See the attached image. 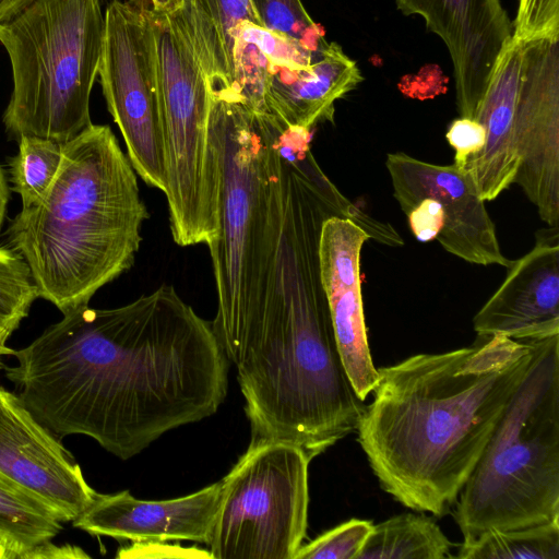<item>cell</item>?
Segmentation results:
<instances>
[{"label": "cell", "instance_id": "12", "mask_svg": "<svg viewBox=\"0 0 559 559\" xmlns=\"http://www.w3.org/2000/svg\"><path fill=\"white\" fill-rule=\"evenodd\" d=\"M0 474L50 507L63 523L81 515L98 493L58 436L1 385Z\"/></svg>", "mask_w": 559, "mask_h": 559}, {"label": "cell", "instance_id": "6", "mask_svg": "<svg viewBox=\"0 0 559 559\" xmlns=\"http://www.w3.org/2000/svg\"><path fill=\"white\" fill-rule=\"evenodd\" d=\"M532 360L457 499L464 543L559 520V335Z\"/></svg>", "mask_w": 559, "mask_h": 559}, {"label": "cell", "instance_id": "31", "mask_svg": "<svg viewBox=\"0 0 559 559\" xmlns=\"http://www.w3.org/2000/svg\"><path fill=\"white\" fill-rule=\"evenodd\" d=\"M117 558H206L212 559L205 549L179 545H171L166 540L132 542L129 546L120 548Z\"/></svg>", "mask_w": 559, "mask_h": 559}, {"label": "cell", "instance_id": "11", "mask_svg": "<svg viewBox=\"0 0 559 559\" xmlns=\"http://www.w3.org/2000/svg\"><path fill=\"white\" fill-rule=\"evenodd\" d=\"M519 43L514 112L519 166L513 183L552 227L559 225V35Z\"/></svg>", "mask_w": 559, "mask_h": 559}, {"label": "cell", "instance_id": "16", "mask_svg": "<svg viewBox=\"0 0 559 559\" xmlns=\"http://www.w3.org/2000/svg\"><path fill=\"white\" fill-rule=\"evenodd\" d=\"M369 235L349 218L332 215L321 228L319 264L338 352L362 401L378 381L370 354L360 284V253Z\"/></svg>", "mask_w": 559, "mask_h": 559}, {"label": "cell", "instance_id": "17", "mask_svg": "<svg viewBox=\"0 0 559 559\" xmlns=\"http://www.w3.org/2000/svg\"><path fill=\"white\" fill-rule=\"evenodd\" d=\"M222 490L221 479L191 495L159 501L140 500L128 490L97 493L72 523L91 535L116 539L191 540L209 545Z\"/></svg>", "mask_w": 559, "mask_h": 559}, {"label": "cell", "instance_id": "4", "mask_svg": "<svg viewBox=\"0 0 559 559\" xmlns=\"http://www.w3.org/2000/svg\"><path fill=\"white\" fill-rule=\"evenodd\" d=\"M135 174L110 127L92 123L64 144L45 198L11 219L9 247L62 314L133 265L148 218Z\"/></svg>", "mask_w": 559, "mask_h": 559}, {"label": "cell", "instance_id": "33", "mask_svg": "<svg viewBox=\"0 0 559 559\" xmlns=\"http://www.w3.org/2000/svg\"><path fill=\"white\" fill-rule=\"evenodd\" d=\"M141 12L174 14L183 3V0H123Z\"/></svg>", "mask_w": 559, "mask_h": 559}, {"label": "cell", "instance_id": "34", "mask_svg": "<svg viewBox=\"0 0 559 559\" xmlns=\"http://www.w3.org/2000/svg\"><path fill=\"white\" fill-rule=\"evenodd\" d=\"M10 187L5 174L0 166V231L5 218L7 207L10 200Z\"/></svg>", "mask_w": 559, "mask_h": 559}, {"label": "cell", "instance_id": "24", "mask_svg": "<svg viewBox=\"0 0 559 559\" xmlns=\"http://www.w3.org/2000/svg\"><path fill=\"white\" fill-rule=\"evenodd\" d=\"M17 143L19 151L9 162V182L22 207H29L45 198L55 181L64 144L38 136H22Z\"/></svg>", "mask_w": 559, "mask_h": 559}, {"label": "cell", "instance_id": "19", "mask_svg": "<svg viewBox=\"0 0 559 559\" xmlns=\"http://www.w3.org/2000/svg\"><path fill=\"white\" fill-rule=\"evenodd\" d=\"M520 76V43L512 36L502 50L473 120L486 131V144L469 159L471 175L480 198L492 201L513 182L519 158L514 136V112Z\"/></svg>", "mask_w": 559, "mask_h": 559}, {"label": "cell", "instance_id": "37", "mask_svg": "<svg viewBox=\"0 0 559 559\" xmlns=\"http://www.w3.org/2000/svg\"><path fill=\"white\" fill-rule=\"evenodd\" d=\"M8 551L5 546L0 542V559H7Z\"/></svg>", "mask_w": 559, "mask_h": 559}, {"label": "cell", "instance_id": "20", "mask_svg": "<svg viewBox=\"0 0 559 559\" xmlns=\"http://www.w3.org/2000/svg\"><path fill=\"white\" fill-rule=\"evenodd\" d=\"M169 15L188 37L210 92L234 94L239 26L246 21L262 26L250 0H183Z\"/></svg>", "mask_w": 559, "mask_h": 559}, {"label": "cell", "instance_id": "2", "mask_svg": "<svg viewBox=\"0 0 559 559\" xmlns=\"http://www.w3.org/2000/svg\"><path fill=\"white\" fill-rule=\"evenodd\" d=\"M531 342L478 336L378 369L357 441L381 488L436 516L456 501L532 360Z\"/></svg>", "mask_w": 559, "mask_h": 559}, {"label": "cell", "instance_id": "36", "mask_svg": "<svg viewBox=\"0 0 559 559\" xmlns=\"http://www.w3.org/2000/svg\"><path fill=\"white\" fill-rule=\"evenodd\" d=\"M15 0H0V16Z\"/></svg>", "mask_w": 559, "mask_h": 559}, {"label": "cell", "instance_id": "10", "mask_svg": "<svg viewBox=\"0 0 559 559\" xmlns=\"http://www.w3.org/2000/svg\"><path fill=\"white\" fill-rule=\"evenodd\" d=\"M99 82L128 158L150 187L165 192L166 173L155 41L150 16L124 1L105 10Z\"/></svg>", "mask_w": 559, "mask_h": 559}, {"label": "cell", "instance_id": "18", "mask_svg": "<svg viewBox=\"0 0 559 559\" xmlns=\"http://www.w3.org/2000/svg\"><path fill=\"white\" fill-rule=\"evenodd\" d=\"M362 80L356 61L337 43L326 41L309 66L286 68L269 61L265 109L288 126L312 130L333 121L335 102Z\"/></svg>", "mask_w": 559, "mask_h": 559}, {"label": "cell", "instance_id": "35", "mask_svg": "<svg viewBox=\"0 0 559 559\" xmlns=\"http://www.w3.org/2000/svg\"><path fill=\"white\" fill-rule=\"evenodd\" d=\"M12 332L5 328L0 326V368L3 366L1 357L12 355L13 349L7 346V341Z\"/></svg>", "mask_w": 559, "mask_h": 559}, {"label": "cell", "instance_id": "29", "mask_svg": "<svg viewBox=\"0 0 559 559\" xmlns=\"http://www.w3.org/2000/svg\"><path fill=\"white\" fill-rule=\"evenodd\" d=\"M450 146L454 150L456 168L464 170L469 159L479 155L486 144L484 127L469 118L454 119L445 133Z\"/></svg>", "mask_w": 559, "mask_h": 559}, {"label": "cell", "instance_id": "26", "mask_svg": "<svg viewBox=\"0 0 559 559\" xmlns=\"http://www.w3.org/2000/svg\"><path fill=\"white\" fill-rule=\"evenodd\" d=\"M250 2L263 27L289 37L310 51H318L326 43L324 29L311 19L301 0Z\"/></svg>", "mask_w": 559, "mask_h": 559}, {"label": "cell", "instance_id": "8", "mask_svg": "<svg viewBox=\"0 0 559 559\" xmlns=\"http://www.w3.org/2000/svg\"><path fill=\"white\" fill-rule=\"evenodd\" d=\"M146 13L155 41L171 236L180 247L209 245L218 234L209 83L173 16Z\"/></svg>", "mask_w": 559, "mask_h": 559}, {"label": "cell", "instance_id": "22", "mask_svg": "<svg viewBox=\"0 0 559 559\" xmlns=\"http://www.w3.org/2000/svg\"><path fill=\"white\" fill-rule=\"evenodd\" d=\"M450 548L433 520L403 513L373 524L358 559H444Z\"/></svg>", "mask_w": 559, "mask_h": 559}, {"label": "cell", "instance_id": "13", "mask_svg": "<svg viewBox=\"0 0 559 559\" xmlns=\"http://www.w3.org/2000/svg\"><path fill=\"white\" fill-rule=\"evenodd\" d=\"M385 166L393 195L405 215L423 198H433L442 205L445 221L436 240L445 251L474 264L512 265L514 260L501 252L495 224L466 170L404 152L388 154Z\"/></svg>", "mask_w": 559, "mask_h": 559}, {"label": "cell", "instance_id": "5", "mask_svg": "<svg viewBox=\"0 0 559 559\" xmlns=\"http://www.w3.org/2000/svg\"><path fill=\"white\" fill-rule=\"evenodd\" d=\"M285 122L250 109L235 94L211 93L217 167V237L207 245L217 293V337L257 321L280 277L285 183Z\"/></svg>", "mask_w": 559, "mask_h": 559}, {"label": "cell", "instance_id": "25", "mask_svg": "<svg viewBox=\"0 0 559 559\" xmlns=\"http://www.w3.org/2000/svg\"><path fill=\"white\" fill-rule=\"evenodd\" d=\"M39 298L25 260L10 247H0V326L12 333Z\"/></svg>", "mask_w": 559, "mask_h": 559}, {"label": "cell", "instance_id": "32", "mask_svg": "<svg viewBox=\"0 0 559 559\" xmlns=\"http://www.w3.org/2000/svg\"><path fill=\"white\" fill-rule=\"evenodd\" d=\"M91 558L82 548L64 544L58 546L51 543V540L39 544L29 550L25 551L21 559H81Z\"/></svg>", "mask_w": 559, "mask_h": 559}, {"label": "cell", "instance_id": "1", "mask_svg": "<svg viewBox=\"0 0 559 559\" xmlns=\"http://www.w3.org/2000/svg\"><path fill=\"white\" fill-rule=\"evenodd\" d=\"M12 355L5 377L37 420L121 460L216 413L228 388L212 322L166 284L121 307L78 308Z\"/></svg>", "mask_w": 559, "mask_h": 559}, {"label": "cell", "instance_id": "28", "mask_svg": "<svg viewBox=\"0 0 559 559\" xmlns=\"http://www.w3.org/2000/svg\"><path fill=\"white\" fill-rule=\"evenodd\" d=\"M253 44L275 66L301 68L309 66L318 51H310L289 37L252 22H242L236 39Z\"/></svg>", "mask_w": 559, "mask_h": 559}, {"label": "cell", "instance_id": "30", "mask_svg": "<svg viewBox=\"0 0 559 559\" xmlns=\"http://www.w3.org/2000/svg\"><path fill=\"white\" fill-rule=\"evenodd\" d=\"M406 216L412 233L421 242L436 240L445 221L442 205L428 197L420 199Z\"/></svg>", "mask_w": 559, "mask_h": 559}, {"label": "cell", "instance_id": "23", "mask_svg": "<svg viewBox=\"0 0 559 559\" xmlns=\"http://www.w3.org/2000/svg\"><path fill=\"white\" fill-rule=\"evenodd\" d=\"M463 559H559V520L535 526L492 531L462 543Z\"/></svg>", "mask_w": 559, "mask_h": 559}, {"label": "cell", "instance_id": "15", "mask_svg": "<svg viewBox=\"0 0 559 559\" xmlns=\"http://www.w3.org/2000/svg\"><path fill=\"white\" fill-rule=\"evenodd\" d=\"M534 247L514 260L495 294L478 310V336L504 335L520 342L559 335V229L536 233Z\"/></svg>", "mask_w": 559, "mask_h": 559}, {"label": "cell", "instance_id": "21", "mask_svg": "<svg viewBox=\"0 0 559 559\" xmlns=\"http://www.w3.org/2000/svg\"><path fill=\"white\" fill-rule=\"evenodd\" d=\"M62 523L50 507L0 474V542L7 559H21L25 551L51 540Z\"/></svg>", "mask_w": 559, "mask_h": 559}, {"label": "cell", "instance_id": "7", "mask_svg": "<svg viewBox=\"0 0 559 559\" xmlns=\"http://www.w3.org/2000/svg\"><path fill=\"white\" fill-rule=\"evenodd\" d=\"M105 33L102 0H15L0 16L13 88L2 115L10 139L66 144L90 124Z\"/></svg>", "mask_w": 559, "mask_h": 559}, {"label": "cell", "instance_id": "3", "mask_svg": "<svg viewBox=\"0 0 559 559\" xmlns=\"http://www.w3.org/2000/svg\"><path fill=\"white\" fill-rule=\"evenodd\" d=\"M330 210L287 200L280 277L261 317L219 338L235 365L251 441L284 442L310 460L356 430L365 409L342 361L319 264Z\"/></svg>", "mask_w": 559, "mask_h": 559}, {"label": "cell", "instance_id": "27", "mask_svg": "<svg viewBox=\"0 0 559 559\" xmlns=\"http://www.w3.org/2000/svg\"><path fill=\"white\" fill-rule=\"evenodd\" d=\"M372 528L370 521L350 519L301 545L295 559H358Z\"/></svg>", "mask_w": 559, "mask_h": 559}, {"label": "cell", "instance_id": "9", "mask_svg": "<svg viewBox=\"0 0 559 559\" xmlns=\"http://www.w3.org/2000/svg\"><path fill=\"white\" fill-rule=\"evenodd\" d=\"M310 461L293 444L250 442L222 479L212 559H295L308 525Z\"/></svg>", "mask_w": 559, "mask_h": 559}, {"label": "cell", "instance_id": "14", "mask_svg": "<svg viewBox=\"0 0 559 559\" xmlns=\"http://www.w3.org/2000/svg\"><path fill=\"white\" fill-rule=\"evenodd\" d=\"M405 15H419L451 57L460 117L473 119L513 24L500 0H395Z\"/></svg>", "mask_w": 559, "mask_h": 559}]
</instances>
